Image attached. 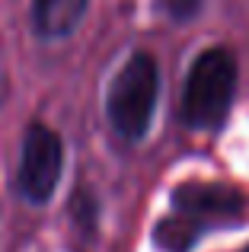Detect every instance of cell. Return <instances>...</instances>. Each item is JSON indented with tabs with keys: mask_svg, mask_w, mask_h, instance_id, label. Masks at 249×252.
I'll return each instance as SVG.
<instances>
[{
	"mask_svg": "<svg viewBox=\"0 0 249 252\" xmlns=\"http://www.w3.org/2000/svg\"><path fill=\"white\" fill-rule=\"evenodd\" d=\"M243 195L224 182H182L169 195V214L156 220L154 246L160 252H192L205 233L220 227H233L243 217Z\"/></svg>",
	"mask_w": 249,
	"mask_h": 252,
	"instance_id": "1",
	"label": "cell"
},
{
	"mask_svg": "<svg viewBox=\"0 0 249 252\" xmlns=\"http://www.w3.org/2000/svg\"><path fill=\"white\" fill-rule=\"evenodd\" d=\"M237 93V58L230 48H208L195 58L182 93V122L188 128L218 131Z\"/></svg>",
	"mask_w": 249,
	"mask_h": 252,
	"instance_id": "2",
	"label": "cell"
},
{
	"mask_svg": "<svg viewBox=\"0 0 249 252\" xmlns=\"http://www.w3.org/2000/svg\"><path fill=\"white\" fill-rule=\"evenodd\" d=\"M156 96H160V67L154 55L137 51L112 77L106 93V115L115 134L124 141H141L154 122Z\"/></svg>",
	"mask_w": 249,
	"mask_h": 252,
	"instance_id": "3",
	"label": "cell"
},
{
	"mask_svg": "<svg viewBox=\"0 0 249 252\" xmlns=\"http://www.w3.org/2000/svg\"><path fill=\"white\" fill-rule=\"evenodd\" d=\"M64 169V141L55 128L32 122L23 137V157H19V191L26 201L45 204L55 195Z\"/></svg>",
	"mask_w": 249,
	"mask_h": 252,
	"instance_id": "4",
	"label": "cell"
},
{
	"mask_svg": "<svg viewBox=\"0 0 249 252\" xmlns=\"http://www.w3.org/2000/svg\"><path fill=\"white\" fill-rule=\"evenodd\" d=\"M90 0H35L32 23L42 38H64L80 26Z\"/></svg>",
	"mask_w": 249,
	"mask_h": 252,
	"instance_id": "5",
	"label": "cell"
},
{
	"mask_svg": "<svg viewBox=\"0 0 249 252\" xmlns=\"http://www.w3.org/2000/svg\"><path fill=\"white\" fill-rule=\"evenodd\" d=\"M243 252H249V246H246V249H243Z\"/></svg>",
	"mask_w": 249,
	"mask_h": 252,
	"instance_id": "6",
	"label": "cell"
}]
</instances>
